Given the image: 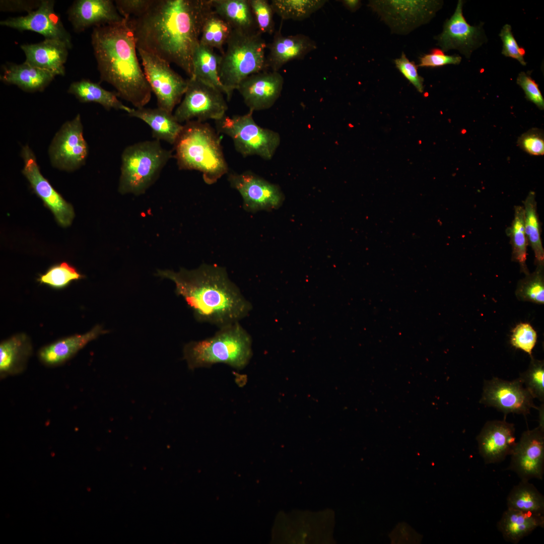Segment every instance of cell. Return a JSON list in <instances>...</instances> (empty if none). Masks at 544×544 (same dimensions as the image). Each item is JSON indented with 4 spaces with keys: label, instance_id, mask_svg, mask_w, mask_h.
Segmentation results:
<instances>
[{
    "label": "cell",
    "instance_id": "cell-1",
    "mask_svg": "<svg viewBox=\"0 0 544 544\" xmlns=\"http://www.w3.org/2000/svg\"><path fill=\"white\" fill-rule=\"evenodd\" d=\"M212 9L211 0H153L143 14L127 19L137 50L175 64L191 78L194 53Z\"/></svg>",
    "mask_w": 544,
    "mask_h": 544
},
{
    "label": "cell",
    "instance_id": "cell-2",
    "mask_svg": "<svg viewBox=\"0 0 544 544\" xmlns=\"http://www.w3.org/2000/svg\"><path fill=\"white\" fill-rule=\"evenodd\" d=\"M156 275L174 283L176 295L184 299L199 322L220 328L239 322L252 310L223 267L202 264L192 270H158Z\"/></svg>",
    "mask_w": 544,
    "mask_h": 544
},
{
    "label": "cell",
    "instance_id": "cell-3",
    "mask_svg": "<svg viewBox=\"0 0 544 544\" xmlns=\"http://www.w3.org/2000/svg\"><path fill=\"white\" fill-rule=\"evenodd\" d=\"M91 44L101 81L112 85L118 97L135 108L144 107L152 92L139 63L127 19L94 27Z\"/></svg>",
    "mask_w": 544,
    "mask_h": 544
},
{
    "label": "cell",
    "instance_id": "cell-4",
    "mask_svg": "<svg viewBox=\"0 0 544 544\" xmlns=\"http://www.w3.org/2000/svg\"><path fill=\"white\" fill-rule=\"evenodd\" d=\"M174 146L173 156L179 169L200 172L208 184L216 182L228 172L221 139L207 123L191 121L184 123Z\"/></svg>",
    "mask_w": 544,
    "mask_h": 544
},
{
    "label": "cell",
    "instance_id": "cell-5",
    "mask_svg": "<svg viewBox=\"0 0 544 544\" xmlns=\"http://www.w3.org/2000/svg\"><path fill=\"white\" fill-rule=\"evenodd\" d=\"M183 354L191 370L217 363L242 369L252 356V338L238 322L220 328L212 337L186 344Z\"/></svg>",
    "mask_w": 544,
    "mask_h": 544
},
{
    "label": "cell",
    "instance_id": "cell-6",
    "mask_svg": "<svg viewBox=\"0 0 544 544\" xmlns=\"http://www.w3.org/2000/svg\"><path fill=\"white\" fill-rule=\"evenodd\" d=\"M221 55L220 81L229 101L240 83L248 76L267 71L265 50L267 44L258 30L242 31L233 29Z\"/></svg>",
    "mask_w": 544,
    "mask_h": 544
},
{
    "label": "cell",
    "instance_id": "cell-7",
    "mask_svg": "<svg viewBox=\"0 0 544 544\" xmlns=\"http://www.w3.org/2000/svg\"><path fill=\"white\" fill-rule=\"evenodd\" d=\"M171 150L160 141H145L126 147L121 154L119 192L123 194L144 193L155 181L173 157Z\"/></svg>",
    "mask_w": 544,
    "mask_h": 544
},
{
    "label": "cell",
    "instance_id": "cell-8",
    "mask_svg": "<svg viewBox=\"0 0 544 544\" xmlns=\"http://www.w3.org/2000/svg\"><path fill=\"white\" fill-rule=\"evenodd\" d=\"M252 111L231 117L225 115L216 120L217 131L226 134L233 141L235 149L242 156H257L265 160L274 156L280 142L279 134L258 125Z\"/></svg>",
    "mask_w": 544,
    "mask_h": 544
},
{
    "label": "cell",
    "instance_id": "cell-9",
    "mask_svg": "<svg viewBox=\"0 0 544 544\" xmlns=\"http://www.w3.org/2000/svg\"><path fill=\"white\" fill-rule=\"evenodd\" d=\"M443 3L436 0H374L369 1L368 6L392 33L406 35L429 22Z\"/></svg>",
    "mask_w": 544,
    "mask_h": 544
},
{
    "label": "cell",
    "instance_id": "cell-10",
    "mask_svg": "<svg viewBox=\"0 0 544 544\" xmlns=\"http://www.w3.org/2000/svg\"><path fill=\"white\" fill-rule=\"evenodd\" d=\"M227 109L226 100L220 90L192 77L188 79L187 89L173 115L181 124L191 121H216L223 117Z\"/></svg>",
    "mask_w": 544,
    "mask_h": 544
},
{
    "label": "cell",
    "instance_id": "cell-11",
    "mask_svg": "<svg viewBox=\"0 0 544 544\" xmlns=\"http://www.w3.org/2000/svg\"><path fill=\"white\" fill-rule=\"evenodd\" d=\"M137 50L147 81L156 97L158 107L173 113L186 92L188 79L175 72L166 61L142 50Z\"/></svg>",
    "mask_w": 544,
    "mask_h": 544
},
{
    "label": "cell",
    "instance_id": "cell-12",
    "mask_svg": "<svg viewBox=\"0 0 544 544\" xmlns=\"http://www.w3.org/2000/svg\"><path fill=\"white\" fill-rule=\"evenodd\" d=\"M52 165L60 170L74 171L83 165L88 154L80 115L65 122L55 134L49 149Z\"/></svg>",
    "mask_w": 544,
    "mask_h": 544
},
{
    "label": "cell",
    "instance_id": "cell-13",
    "mask_svg": "<svg viewBox=\"0 0 544 544\" xmlns=\"http://www.w3.org/2000/svg\"><path fill=\"white\" fill-rule=\"evenodd\" d=\"M533 399L519 378L507 381L493 377L485 380L480 402L505 415L513 413L525 416L531 409L537 410Z\"/></svg>",
    "mask_w": 544,
    "mask_h": 544
},
{
    "label": "cell",
    "instance_id": "cell-14",
    "mask_svg": "<svg viewBox=\"0 0 544 544\" xmlns=\"http://www.w3.org/2000/svg\"><path fill=\"white\" fill-rule=\"evenodd\" d=\"M21 156L24 164L22 173L29 181L34 192L52 212L59 225L63 227L70 226L75 217L72 205L67 202L42 175L35 156L28 145L22 147Z\"/></svg>",
    "mask_w": 544,
    "mask_h": 544
},
{
    "label": "cell",
    "instance_id": "cell-15",
    "mask_svg": "<svg viewBox=\"0 0 544 544\" xmlns=\"http://www.w3.org/2000/svg\"><path fill=\"white\" fill-rule=\"evenodd\" d=\"M463 3L462 0L458 1L453 14L446 20L442 32L434 39L443 52L456 49L469 59L472 52L487 42V38L482 23L476 26L467 23L463 15Z\"/></svg>",
    "mask_w": 544,
    "mask_h": 544
},
{
    "label": "cell",
    "instance_id": "cell-16",
    "mask_svg": "<svg viewBox=\"0 0 544 544\" xmlns=\"http://www.w3.org/2000/svg\"><path fill=\"white\" fill-rule=\"evenodd\" d=\"M228 180L241 195L243 207L248 212L276 209L283 202L284 195L277 185L251 172H231Z\"/></svg>",
    "mask_w": 544,
    "mask_h": 544
},
{
    "label": "cell",
    "instance_id": "cell-17",
    "mask_svg": "<svg viewBox=\"0 0 544 544\" xmlns=\"http://www.w3.org/2000/svg\"><path fill=\"white\" fill-rule=\"evenodd\" d=\"M508 469L523 481L542 480L544 473V428L524 431L511 455Z\"/></svg>",
    "mask_w": 544,
    "mask_h": 544
},
{
    "label": "cell",
    "instance_id": "cell-18",
    "mask_svg": "<svg viewBox=\"0 0 544 544\" xmlns=\"http://www.w3.org/2000/svg\"><path fill=\"white\" fill-rule=\"evenodd\" d=\"M54 1L42 0L39 7L26 16L11 17L1 21V26L19 31H31L43 35L45 39H55L65 43L70 49L72 38L55 13Z\"/></svg>",
    "mask_w": 544,
    "mask_h": 544
},
{
    "label": "cell",
    "instance_id": "cell-19",
    "mask_svg": "<svg viewBox=\"0 0 544 544\" xmlns=\"http://www.w3.org/2000/svg\"><path fill=\"white\" fill-rule=\"evenodd\" d=\"M284 78L278 72L264 71L242 80L237 90L250 111L271 107L281 95Z\"/></svg>",
    "mask_w": 544,
    "mask_h": 544
},
{
    "label": "cell",
    "instance_id": "cell-20",
    "mask_svg": "<svg viewBox=\"0 0 544 544\" xmlns=\"http://www.w3.org/2000/svg\"><path fill=\"white\" fill-rule=\"evenodd\" d=\"M513 424L504 420L488 421L477 437L479 452L486 464L503 461L510 455L516 442Z\"/></svg>",
    "mask_w": 544,
    "mask_h": 544
},
{
    "label": "cell",
    "instance_id": "cell-21",
    "mask_svg": "<svg viewBox=\"0 0 544 544\" xmlns=\"http://www.w3.org/2000/svg\"><path fill=\"white\" fill-rule=\"evenodd\" d=\"M67 14L69 20L77 32L84 31L91 27L118 22L123 19L114 2L111 0H77L68 9Z\"/></svg>",
    "mask_w": 544,
    "mask_h": 544
},
{
    "label": "cell",
    "instance_id": "cell-22",
    "mask_svg": "<svg viewBox=\"0 0 544 544\" xmlns=\"http://www.w3.org/2000/svg\"><path fill=\"white\" fill-rule=\"evenodd\" d=\"M269 49L266 57V67L271 71H278L285 64L293 60L303 59L317 48L316 42L309 36L299 34L284 36L281 26L275 32L272 42L267 45Z\"/></svg>",
    "mask_w": 544,
    "mask_h": 544
},
{
    "label": "cell",
    "instance_id": "cell-23",
    "mask_svg": "<svg viewBox=\"0 0 544 544\" xmlns=\"http://www.w3.org/2000/svg\"><path fill=\"white\" fill-rule=\"evenodd\" d=\"M26 56L25 61L56 76H64L67 60V45L61 41L45 39L34 44L21 46Z\"/></svg>",
    "mask_w": 544,
    "mask_h": 544
},
{
    "label": "cell",
    "instance_id": "cell-24",
    "mask_svg": "<svg viewBox=\"0 0 544 544\" xmlns=\"http://www.w3.org/2000/svg\"><path fill=\"white\" fill-rule=\"evenodd\" d=\"M131 117L142 120L151 128L153 137L173 145L181 133L183 124L178 122L173 113L160 108H132L127 113Z\"/></svg>",
    "mask_w": 544,
    "mask_h": 544
},
{
    "label": "cell",
    "instance_id": "cell-25",
    "mask_svg": "<svg viewBox=\"0 0 544 544\" xmlns=\"http://www.w3.org/2000/svg\"><path fill=\"white\" fill-rule=\"evenodd\" d=\"M107 332L97 325L85 334L73 335L42 348L39 352V358L46 365H58L72 358L89 342Z\"/></svg>",
    "mask_w": 544,
    "mask_h": 544
},
{
    "label": "cell",
    "instance_id": "cell-26",
    "mask_svg": "<svg viewBox=\"0 0 544 544\" xmlns=\"http://www.w3.org/2000/svg\"><path fill=\"white\" fill-rule=\"evenodd\" d=\"M497 526L505 540L516 544L537 527H543L544 516L507 508Z\"/></svg>",
    "mask_w": 544,
    "mask_h": 544
},
{
    "label": "cell",
    "instance_id": "cell-27",
    "mask_svg": "<svg viewBox=\"0 0 544 544\" xmlns=\"http://www.w3.org/2000/svg\"><path fill=\"white\" fill-rule=\"evenodd\" d=\"M51 73L29 63L9 64L4 67L1 80L5 83L17 86L26 92L43 91L54 79Z\"/></svg>",
    "mask_w": 544,
    "mask_h": 544
},
{
    "label": "cell",
    "instance_id": "cell-28",
    "mask_svg": "<svg viewBox=\"0 0 544 544\" xmlns=\"http://www.w3.org/2000/svg\"><path fill=\"white\" fill-rule=\"evenodd\" d=\"M32 352L27 336L19 334L1 343L0 376L4 378L22 372Z\"/></svg>",
    "mask_w": 544,
    "mask_h": 544
},
{
    "label": "cell",
    "instance_id": "cell-29",
    "mask_svg": "<svg viewBox=\"0 0 544 544\" xmlns=\"http://www.w3.org/2000/svg\"><path fill=\"white\" fill-rule=\"evenodd\" d=\"M214 11L234 30H257L249 0H211Z\"/></svg>",
    "mask_w": 544,
    "mask_h": 544
},
{
    "label": "cell",
    "instance_id": "cell-30",
    "mask_svg": "<svg viewBox=\"0 0 544 544\" xmlns=\"http://www.w3.org/2000/svg\"><path fill=\"white\" fill-rule=\"evenodd\" d=\"M67 92L81 102H94L100 104L106 110H121L128 113L131 108L120 101L116 92L105 90L99 84L89 80L82 79L72 83Z\"/></svg>",
    "mask_w": 544,
    "mask_h": 544
},
{
    "label": "cell",
    "instance_id": "cell-31",
    "mask_svg": "<svg viewBox=\"0 0 544 544\" xmlns=\"http://www.w3.org/2000/svg\"><path fill=\"white\" fill-rule=\"evenodd\" d=\"M220 59L221 55L217 54L214 49L199 43L193 55V77L216 87L226 95L219 75Z\"/></svg>",
    "mask_w": 544,
    "mask_h": 544
},
{
    "label": "cell",
    "instance_id": "cell-32",
    "mask_svg": "<svg viewBox=\"0 0 544 544\" xmlns=\"http://www.w3.org/2000/svg\"><path fill=\"white\" fill-rule=\"evenodd\" d=\"M508 508L543 514L544 497L529 481H521L514 486L507 499Z\"/></svg>",
    "mask_w": 544,
    "mask_h": 544
},
{
    "label": "cell",
    "instance_id": "cell-33",
    "mask_svg": "<svg viewBox=\"0 0 544 544\" xmlns=\"http://www.w3.org/2000/svg\"><path fill=\"white\" fill-rule=\"evenodd\" d=\"M524 227L528 244L534 254L535 264L544 262V249L541 239V229L537 212L535 193L530 191L523 201Z\"/></svg>",
    "mask_w": 544,
    "mask_h": 544
},
{
    "label": "cell",
    "instance_id": "cell-34",
    "mask_svg": "<svg viewBox=\"0 0 544 544\" xmlns=\"http://www.w3.org/2000/svg\"><path fill=\"white\" fill-rule=\"evenodd\" d=\"M512 246V260L519 263L520 271L525 275L529 273L526 263L528 245L525 232L524 212L523 206L514 207V218L506 229Z\"/></svg>",
    "mask_w": 544,
    "mask_h": 544
},
{
    "label": "cell",
    "instance_id": "cell-35",
    "mask_svg": "<svg viewBox=\"0 0 544 544\" xmlns=\"http://www.w3.org/2000/svg\"><path fill=\"white\" fill-rule=\"evenodd\" d=\"M232 30L231 26L212 9L204 21L199 43L218 49L222 55Z\"/></svg>",
    "mask_w": 544,
    "mask_h": 544
},
{
    "label": "cell",
    "instance_id": "cell-36",
    "mask_svg": "<svg viewBox=\"0 0 544 544\" xmlns=\"http://www.w3.org/2000/svg\"><path fill=\"white\" fill-rule=\"evenodd\" d=\"M326 0H272L275 14L283 20L302 21L321 9Z\"/></svg>",
    "mask_w": 544,
    "mask_h": 544
},
{
    "label": "cell",
    "instance_id": "cell-37",
    "mask_svg": "<svg viewBox=\"0 0 544 544\" xmlns=\"http://www.w3.org/2000/svg\"><path fill=\"white\" fill-rule=\"evenodd\" d=\"M535 270L525 275L517 284L515 294L518 299L538 304L544 302V262L536 264Z\"/></svg>",
    "mask_w": 544,
    "mask_h": 544
},
{
    "label": "cell",
    "instance_id": "cell-38",
    "mask_svg": "<svg viewBox=\"0 0 544 544\" xmlns=\"http://www.w3.org/2000/svg\"><path fill=\"white\" fill-rule=\"evenodd\" d=\"M533 398L544 401V363L531 357L528 369L519 377Z\"/></svg>",
    "mask_w": 544,
    "mask_h": 544
},
{
    "label": "cell",
    "instance_id": "cell-39",
    "mask_svg": "<svg viewBox=\"0 0 544 544\" xmlns=\"http://www.w3.org/2000/svg\"><path fill=\"white\" fill-rule=\"evenodd\" d=\"M83 277L75 267L67 262H62L50 267L44 274L40 276L38 281L52 287L60 288L65 287L74 280Z\"/></svg>",
    "mask_w": 544,
    "mask_h": 544
},
{
    "label": "cell",
    "instance_id": "cell-40",
    "mask_svg": "<svg viewBox=\"0 0 544 544\" xmlns=\"http://www.w3.org/2000/svg\"><path fill=\"white\" fill-rule=\"evenodd\" d=\"M257 30L262 34H273L275 31L274 14L270 3L266 0H249Z\"/></svg>",
    "mask_w": 544,
    "mask_h": 544
},
{
    "label": "cell",
    "instance_id": "cell-41",
    "mask_svg": "<svg viewBox=\"0 0 544 544\" xmlns=\"http://www.w3.org/2000/svg\"><path fill=\"white\" fill-rule=\"evenodd\" d=\"M510 342L516 349H520L532 357V351L537 341V333L528 323H520L512 330Z\"/></svg>",
    "mask_w": 544,
    "mask_h": 544
},
{
    "label": "cell",
    "instance_id": "cell-42",
    "mask_svg": "<svg viewBox=\"0 0 544 544\" xmlns=\"http://www.w3.org/2000/svg\"><path fill=\"white\" fill-rule=\"evenodd\" d=\"M517 145L521 149L531 155H543L544 137L542 130L537 128L530 129L518 138Z\"/></svg>",
    "mask_w": 544,
    "mask_h": 544
},
{
    "label": "cell",
    "instance_id": "cell-43",
    "mask_svg": "<svg viewBox=\"0 0 544 544\" xmlns=\"http://www.w3.org/2000/svg\"><path fill=\"white\" fill-rule=\"evenodd\" d=\"M499 36L503 42L502 54L506 57H510L518 60L523 65H526L524 55L525 50L518 46L512 32L511 26L509 24L503 26L499 33Z\"/></svg>",
    "mask_w": 544,
    "mask_h": 544
},
{
    "label": "cell",
    "instance_id": "cell-44",
    "mask_svg": "<svg viewBox=\"0 0 544 544\" xmlns=\"http://www.w3.org/2000/svg\"><path fill=\"white\" fill-rule=\"evenodd\" d=\"M396 67L420 93L424 91V78L418 73V66L414 61H410L402 52L400 57L394 60Z\"/></svg>",
    "mask_w": 544,
    "mask_h": 544
},
{
    "label": "cell",
    "instance_id": "cell-45",
    "mask_svg": "<svg viewBox=\"0 0 544 544\" xmlns=\"http://www.w3.org/2000/svg\"><path fill=\"white\" fill-rule=\"evenodd\" d=\"M517 84L523 89L527 100L534 103L539 109H544V99L537 83L529 74L520 72L516 79Z\"/></svg>",
    "mask_w": 544,
    "mask_h": 544
},
{
    "label": "cell",
    "instance_id": "cell-46",
    "mask_svg": "<svg viewBox=\"0 0 544 544\" xmlns=\"http://www.w3.org/2000/svg\"><path fill=\"white\" fill-rule=\"evenodd\" d=\"M153 0H116L115 5L124 18L138 17L145 13Z\"/></svg>",
    "mask_w": 544,
    "mask_h": 544
},
{
    "label": "cell",
    "instance_id": "cell-47",
    "mask_svg": "<svg viewBox=\"0 0 544 544\" xmlns=\"http://www.w3.org/2000/svg\"><path fill=\"white\" fill-rule=\"evenodd\" d=\"M461 57L457 54L446 55L441 49H434L430 53L425 54L420 58L419 66L438 67L446 64H459Z\"/></svg>",
    "mask_w": 544,
    "mask_h": 544
},
{
    "label": "cell",
    "instance_id": "cell-48",
    "mask_svg": "<svg viewBox=\"0 0 544 544\" xmlns=\"http://www.w3.org/2000/svg\"><path fill=\"white\" fill-rule=\"evenodd\" d=\"M41 2L38 0H1L0 10L7 12L26 11L29 13L38 8Z\"/></svg>",
    "mask_w": 544,
    "mask_h": 544
},
{
    "label": "cell",
    "instance_id": "cell-49",
    "mask_svg": "<svg viewBox=\"0 0 544 544\" xmlns=\"http://www.w3.org/2000/svg\"><path fill=\"white\" fill-rule=\"evenodd\" d=\"M341 2L344 7L351 12H356L361 6V1L359 0H343Z\"/></svg>",
    "mask_w": 544,
    "mask_h": 544
}]
</instances>
